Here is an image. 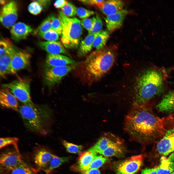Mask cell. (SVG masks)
Here are the masks:
<instances>
[{
	"instance_id": "1",
	"label": "cell",
	"mask_w": 174,
	"mask_h": 174,
	"mask_svg": "<svg viewBox=\"0 0 174 174\" xmlns=\"http://www.w3.org/2000/svg\"><path fill=\"white\" fill-rule=\"evenodd\" d=\"M174 116L170 115L160 117L147 105H132L125 118L124 129L132 139L143 144L159 139L173 123Z\"/></svg>"
},
{
	"instance_id": "2",
	"label": "cell",
	"mask_w": 174,
	"mask_h": 174,
	"mask_svg": "<svg viewBox=\"0 0 174 174\" xmlns=\"http://www.w3.org/2000/svg\"><path fill=\"white\" fill-rule=\"evenodd\" d=\"M162 70L151 68L137 74L129 89L132 105H147L162 93L166 77V73Z\"/></svg>"
},
{
	"instance_id": "3",
	"label": "cell",
	"mask_w": 174,
	"mask_h": 174,
	"mask_svg": "<svg viewBox=\"0 0 174 174\" xmlns=\"http://www.w3.org/2000/svg\"><path fill=\"white\" fill-rule=\"evenodd\" d=\"M116 59L114 50L105 47L95 50L88 55L75 69L83 81L91 84L100 79L113 65Z\"/></svg>"
},
{
	"instance_id": "4",
	"label": "cell",
	"mask_w": 174,
	"mask_h": 174,
	"mask_svg": "<svg viewBox=\"0 0 174 174\" xmlns=\"http://www.w3.org/2000/svg\"><path fill=\"white\" fill-rule=\"evenodd\" d=\"M18 112L28 130L42 135L48 133L52 112L47 105L23 104L19 106Z\"/></svg>"
},
{
	"instance_id": "5",
	"label": "cell",
	"mask_w": 174,
	"mask_h": 174,
	"mask_svg": "<svg viewBox=\"0 0 174 174\" xmlns=\"http://www.w3.org/2000/svg\"><path fill=\"white\" fill-rule=\"evenodd\" d=\"M58 16L62 25V44L67 48H77L81 42L83 32L81 21L76 18L68 17L61 11H59Z\"/></svg>"
},
{
	"instance_id": "6",
	"label": "cell",
	"mask_w": 174,
	"mask_h": 174,
	"mask_svg": "<svg viewBox=\"0 0 174 174\" xmlns=\"http://www.w3.org/2000/svg\"><path fill=\"white\" fill-rule=\"evenodd\" d=\"M30 83L27 79H19L3 84L2 87L8 89L16 99L23 104L33 103L30 92Z\"/></svg>"
},
{
	"instance_id": "7",
	"label": "cell",
	"mask_w": 174,
	"mask_h": 174,
	"mask_svg": "<svg viewBox=\"0 0 174 174\" xmlns=\"http://www.w3.org/2000/svg\"><path fill=\"white\" fill-rule=\"evenodd\" d=\"M78 63L61 67H46L44 73L45 83L51 87L59 83L70 72L76 68Z\"/></svg>"
},
{
	"instance_id": "8",
	"label": "cell",
	"mask_w": 174,
	"mask_h": 174,
	"mask_svg": "<svg viewBox=\"0 0 174 174\" xmlns=\"http://www.w3.org/2000/svg\"><path fill=\"white\" fill-rule=\"evenodd\" d=\"M18 6L14 1L7 3L2 7L0 13V21L4 27L8 29L14 24L18 18Z\"/></svg>"
},
{
	"instance_id": "9",
	"label": "cell",
	"mask_w": 174,
	"mask_h": 174,
	"mask_svg": "<svg viewBox=\"0 0 174 174\" xmlns=\"http://www.w3.org/2000/svg\"><path fill=\"white\" fill-rule=\"evenodd\" d=\"M159 140L156 150L162 156H166L174 152V128L168 129Z\"/></svg>"
},
{
	"instance_id": "10",
	"label": "cell",
	"mask_w": 174,
	"mask_h": 174,
	"mask_svg": "<svg viewBox=\"0 0 174 174\" xmlns=\"http://www.w3.org/2000/svg\"><path fill=\"white\" fill-rule=\"evenodd\" d=\"M0 163L2 169L8 171L21 165L26 164L20 153L16 151H8L2 153L0 155Z\"/></svg>"
},
{
	"instance_id": "11",
	"label": "cell",
	"mask_w": 174,
	"mask_h": 174,
	"mask_svg": "<svg viewBox=\"0 0 174 174\" xmlns=\"http://www.w3.org/2000/svg\"><path fill=\"white\" fill-rule=\"evenodd\" d=\"M144 158L142 155L132 156L121 163L117 167V174H134L142 165Z\"/></svg>"
},
{
	"instance_id": "12",
	"label": "cell",
	"mask_w": 174,
	"mask_h": 174,
	"mask_svg": "<svg viewBox=\"0 0 174 174\" xmlns=\"http://www.w3.org/2000/svg\"><path fill=\"white\" fill-rule=\"evenodd\" d=\"M31 58L30 54L27 51H17L11 59L10 74H15L18 71L28 67L30 64Z\"/></svg>"
},
{
	"instance_id": "13",
	"label": "cell",
	"mask_w": 174,
	"mask_h": 174,
	"mask_svg": "<svg viewBox=\"0 0 174 174\" xmlns=\"http://www.w3.org/2000/svg\"><path fill=\"white\" fill-rule=\"evenodd\" d=\"M128 12L127 10L123 9L105 18L106 26L109 31L112 32L120 28L122 25L124 19Z\"/></svg>"
},
{
	"instance_id": "14",
	"label": "cell",
	"mask_w": 174,
	"mask_h": 174,
	"mask_svg": "<svg viewBox=\"0 0 174 174\" xmlns=\"http://www.w3.org/2000/svg\"><path fill=\"white\" fill-rule=\"evenodd\" d=\"M0 103L2 107L18 112L19 106L17 99L7 88L2 87L0 89Z\"/></svg>"
},
{
	"instance_id": "15",
	"label": "cell",
	"mask_w": 174,
	"mask_h": 174,
	"mask_svg": "<svg viewBox=\"0 0 174 174\" xmlns=\"http://www.w3.org/2000/svg\"><path fill=\"white\" fill-rule=\"evenodd\" d=\"M124 2L120 0L104 1L97 6L105 15L108 16L117 13L123 9Z\"/></svg>"
},
{
	"instance_id": "16",
	"label": "cell",
	"mask_w": 174,
	"mask_h": 174,
	"mask_svg": "<svg viewBox=\"0 0 174 174\" xmlns=\"http://www.w3.org/2000/svg\"><path fill=\"white\" fill-rule=\"evenodd\" d=\"M33 31L30 26L23 22H18L12 27L10 32L12 38L18 41L26 39Z\"/></svg>"
},
{
	"instance_id": "17",
	"label": "cell",
	"mask_w": 174,
	"mask_h": 174,
	"mask_svg": "<svg viewBox=\"0 0 174 174\" xmlns=\"http://www.w3.org/2000/svg\"><path fill=\"white\" fill-rule=\"evenodd\" d=\"M76 63L69 57L61 54L48 53L45 60L46 66L49 67H61Z\"/></svg>"
},
{
	"instance_id": "18",
	"label": "cell",
	"mask_w": 174,
	"mask_h": 174,
	"mask_svg": "<svg viewBox=\"0 0 174 174\" xmlns=\"http://www.w3.org/2000/svg\"><path fill=\"white\" fill-rule=\"evenodd\" d=\"M118 137L110 133L105 134L97 142L88 150L97 153H100L113 143Z\"/></svg>"
},
{
	"instance_id": "19",
	"label": "cell",
	"mask_w": 174,
	"mask_h": 174,
	"mask_svg": "<svg viewBox=\"0 0 174 174\" xmlns=\"http://www.w3.org/2000/svg\"><path fill=\"white\" fill-rule=\"evenodd\" d=\"M156 108L158 111L169 114L174 113V91L165 94L157 104Z\"/></svg>"
},
{
	"instance_id": "20",
	"label": "cell",
	"mask_w": 174,
	"mask_h": 174,
	"mask_svg": "<svg viewBox=\"0 0 174 174\" xmlns=\"http://www.w3.org/2000/svg\"><path fill=\"white\" fill-rule=\"evenodd\" d=\"M53 155L44 148H40L36 152L34 155V159L35 163L39 168L44 170Z\"/></svg>"
},
{
	"instance_id": "21",
	"label": "cell",
	"mask_w": 174,
	"mask_h": 174,
	"mask_svg": "<svg viewBox=\"0 0 174 174\" xmlns=\"http://www.w3.org/2000/svg\"><path fill=\"white\" fill-rule=\"evenodd\" d=\"M60 42L57 41H41L39 42L40 47L51 54H64L68 55L64 45Z\"/></svg>"
},
{
	"instance_id": "22",
	"label": "cell",
	"mask_w": 174,
	"mask_h": 174,
	"mask_svg": "<svg viewBox=\"0 0 174 174\" xmlns=\"http://www.w3.org/2000/svg\"><path fill=\"white\" fill-rule=\"evenodd\" d=\"M174 170V152L168 157L162 156L157 167V174H171Z\"/></svg>"
},
{
	"instance_id": "23",
	"label": "cell",
	"mask_w": 174,
	"mask_h": 174,
	"mask_svg": "<svg viewBox=\"0 0 174 174\" xmlns=\"http://www.w3.org/2000/svg\"><path fill=\"white\" fill-rule=\"evenodd\" d=\"M123 153L122 142L118 138L116 141L103 151L100 153L105 157L120 156Z\"/></svg>"
},
{
	"instance_id": "24",
	"label": "cell",
	"mask_w": 174,
	"mask_h": 174,
	"mask_svg": "<svg viewBox=\"0 0 174 174\" xmlns=\"http://www.w3.org/2000/svg\"><path fill=\"white\" fill-rule=\"evenodd\" d=\"M15 52L8 53L0 56V75L2 77H4L7 75L10 74L11 60Z\"/></svg>"
},
{
	"instance_id": "25",
	"label": "cell",
	"mask_w": 174,
	"mask_h": 174,
	"mask_svg": "<svg viewBox=\"0 0 174 174\" xmlns=\"http://www.w3.org/2000/svg\"><path fill=\"white\" fill-rule=\"evenodd\" d=\"M98 33L88 34L85 39L81 42L78 52L80 55H84L91 51L93 47L94 39Z\"/></svg>"
},
{
	"instance_id": "26",
	"label": "cell",
	"mask_w": 174,
	"mask_h": 174,
	"mask_svg": "<svg viewBox=\"0 0 174 174\" xmlns=\"http://www.w3.org/2000/svg\"><path fill=\"white\" fill-rule=\"evenodd\" d=\"M97 156L96 153L88 150L81 154L76 165L81 168L85 167L88 165Z\"/></svg>"
},
{
	"instance_id": "27",
	"label": "cell",
	"mask_w": 174,
	"mask_h": 174,
	"mask_svg": "<svg viewBox=\"0 0 174 174\" xmlns=\"http://www.w3.org/2000/svg\"><path fill=\"white\" fill-rule=\"evenodd\" d=\"M69 157H59L53 155L47 166L44 170L45 174H49L53 170L69 161Z\"/></svg>"
},
{
	"instance_id": "28",
	"label": "cell",
	"mask_w": 174,
	"mask_h": 174,
	"mask_svg": "<svg viewBox=\"0 0 174 174\" xmlns=\"http://www.w3.org/2000/svg\"><path fill=\"white\" fill-rule=\"evenodd\" d=\"M109 36V33L107 30L101 31L98 33L94 41L93 47L97 50L104 47Z\"/></svg>"
},
{
	"instance_id": "29",
	"label": "cell",
	"mask_w": 174,
	"mask_h": 174,
	"mask_svg": "<svg viewBox=\"0 0 174 174\" xmlns=\"http://www.w3.org/2000/svg\"><path fill=\"white\" fill-rule=\"evenodd\" d=\"M109 160V159L106 157L102 155L98 156L88 165L85 167L81 168L85 170L97 169Z\"/></svg>"
},
{
	"instance_id": "30",
	"label": "cell",
	"mask_w": 174,
	"mask_h": 174,
	"mask_svg": "<svg viewBox=\"0 0 174 174\" xmlns=\"http://www.w3.org/2000/svg\"><path fill=\"white\" fill-rule=\"evenodd\" d=\"M19 139L16 137H6L1 138L0 139V149L9 145H13L16 151L20 153L18 146Z\"/></svg>"
},
{
	"instance_id": "31",
	"label": "cell",
	"mask_w": 174,
	"mask_h": 174,
	"mask_svg": "<svg viewBox=\"0 0 174 174\" xmlns=\"http://www.w3.org/2000/svg\"><path fill=\"white\" fill-rule=\"evenodd\" d=\"M62 143L66 151L70 153H79L83 149V147L81 145L75 144L66 140L63 141Z\"/></svg>"
},
{
	"instance_id": "32",
	"label": "cell",
	"mask_w": 174,
	"mask_h": 174,
	"mask_svg": "<svg viewBox=\"0 0 174 174\" xmlns=\"http://www.w3.org/2000/svg\"><path fill=\"white\" fill-rule=\"evenodd\" d=\"M0 56L8 52H14L16 51L11 43L6 40L0 41Z\"/></svg>"
},
{
	"instance_id": "33",
	"label": "cell",
	"mask_w": 174,
	"mask_h": 174,
	"mask_svg": "<svg viewBox=\"0 0 174 174\" xmlns=\"http://www.w3.org/2000/svg\"><path fill=\"white\" fill-rule=\"evenodd\" d=\"M61 9L63 13L67 17H73L77 14V8L70 2H68Z\"/></svg>"
},
{
	"instance_id": "34",
	"label": "cell",
	"mask_w": 174,
	"mask_h": 174,
	"mask_svg": "<svg viewBox=\"0 0 174 174\" xmlns=\"http://www.w3.org/2000/svg\"><path fill=\"white\" fill-rule=\"evenodd\" d=\"M51 24V29L56 32L59 35H61L62 31V25L58 18L54 15L49 16Z\"/></svg>"
},
{
	"instance_id": "35",
	"label": "cell",
	"mask_w": 174,
	"mask_h": 174,
	"mask_svg": "<svg viewBox=\"0 0 174 174\" xmlns=\"http://www.w3.org/2000/svg\"><path fill=\"white\" fill-rule=\"evenodd\" d=\"M93 18L94 21L93 27L88 32V34L98 33L101 31L102 27V22L97 14Z\"/></svg>"
},
{
	"instance_id": "36",
	"label": "cell",
	"mask_w": 174,
	"mask_h": 174,
	"mask_svg": "<svg viewBox=\"0 0 174 174\" xmlns=\"http://www.w3.org/2000/svg\"><path fill=\"white\" fill-rule=\"evenodd\" d=\"M51 21L48 16L42 22L36 31L40 35L51 29Z\"/></svg>"
},
{
	"instance_id": "37",
	"label": "cell",
	"mask_w": 174,
	"mask_h": 174,
	"mask_svg": "<svg viewBox=\"0 0 174 174\" xmlns=\"http://www.w3.org/2000/svg\"><path fill=\"white\" fill-rule=\"evenodd\" d=\"M9 172L11 174H34L32 170L27 164L18 167Z\"/></svg>"
},
{
	"instance_id": "38",
	"label": "cell",
	"mask_w": 174,
	"mask_h": 174,
	"mask_svg": "<svg viewBox=\"0 0 174 174\" xmlns=\"http://www.w3.org/2000/svg\"><path fill=\"white\" fill-rule=\"evenodd\" d=\"M40 35L48 41H55L59 39V35L55 31L51 29Z\"/></svg>"
},
{
	"instance_id": "39",
	"label": "cell",
	"mask_w": 174,
	"mask_h": 174,
	"mask_svg": "<svg viewBox=\"0 0 174 174\" xmlns=\"http://www.w3.org/2000/svg\"><path fill=\"white\" fill-rule=\"evenodd\" d=\"M43 7L41 4L37 1L32 2L29 5L28 9L31 14L36 15L39 14L42 10Z\"/></svg>"
},
{
	"instance_id": "40",
	"label": "cell",
	"mask_w": 174,
	"mask_h": 174,
	"mask_svg": "<svg viewBox=\"0 0 174 174\" xmlns=\"http://www.w3.org/2000/svg\"><path fill=\"white\" fill-rule=\"evenodd\" d=\"M72 170L79 173L80 174H102L98 169H92L87 170L82 169L76 164L71 167Z\"/></svg>"
},
{
	"instance_id": "41",
	"label": "cell",
	"mask_w": 174,
	"mask_h": 174,
	"mask_svg": "<svg viewBox=\"0 0 174 174\" xmlns=\"http://www.w3.org/2000/svg\"><path fill=\"white\" fill-rule=\"evenodd\" d=\"M94 14L93 11L82 7H79L77 9L76 14L80 18L82 19L87 18Z\"/></svg>"
},
{
	"instance_id": "42",
	"label": "cell",
	"mask_w": 174,
	"mask_h": 174,
	"mask_svg": "<svg viewBox=\"0 0 174 174\" xmlns=\"http://www.w3.org/2000/svg\"><path fill=\"white\" fill-rule=\"evenodd\" d=\"M81 23L82 26L89 32L93 27L94 24L93 19L92 18L82 19L81 21Z\"/></svg>"
},
{
	"instance_id": "43",
	"label": "cell",
	"mask_w": 174,
	"mask_h": 174,
	"mask_svg": "<svg viewBox=\"0 0 174 174\" xmlns=\"http://www.w3.org/2000/svg\"><path fill=\"white\" fill-rule=\"evenodd\" d=\"M104 0H80L79 1L86 4L92 5H96L97 6L100 3L104 1Z\"/></svg>"
},
{
	"instance_id": "44",
	"label": "cell",
	"mask_w": 174,
	"mask_h": 174,
	"mask_svg": "<svg viewBox=\"0 0 174 174\" xmlns=\"http://www.w3.org/2000/svg\"><path fill=\"white\" fill-rule=\"evenodd\" d=\"M157 167L151 168H146L143 170L141 174H157Z\"/></svg>"
},
{
	"instance_id": "45",
	"label": "cell",
	"mask_w": 174,
	"mask_h": 174,
	"mask_svg": "<svg viewBox=\"0 0 174 174\" xmlns=\"http://www.w3.org/2000/svg\"><path fill=\"white\" fill-rule=\"evenodd\" d=\"M68 2L67 1L65 0H58L56 1L54 3V6L57 8H61Z\"/></svg>"
},
{
	"instance_id": "46",
	"label": "cell",
	"mask_w": 174,
	"mask_h": 174,
	"mask_svg": "<svg viewBox=\"0 0 174 174\" xmlns=\"http://www.w3.org/2000/svg\"><path fill=\"white\" fill-rule=\"evenodd\" d=\"M37 1L41 4L43 8L47 7L51 3L50 0H38Z\"/></svg>"
},
{
	"instance_id": "47",
	"label": "cell",
	"mask_w": 174,
	"mask_h": 174,
	"mask_svg": "<svg viewBox=\"0 0 174 174\" xmlns=\"http://www.w3.org/2000/svg\"><path fill=\"white\" fill-rule=\"evenodd\" d=\"M6 2V1L5 0H0V3L2 5H5L7 4Z\"/></svg>"
},
{
	"instance_id": "48",
	"label": "cell",
	"mask_w": 174,
	"mask_h": 174,
	"mask_svg": "<svg viewBox=\"0 0 174 174\" xmlns=\"http://www.w3.org/2000/svg\"><path fill=\"white\" fill-rule=\"evenodd\" d=\"M173 127L174 128V122H173Z\"/></svg>"
},
{
	"instance_id": "49",
	"label": "cell",
	"mask_w": 174,
	"mask_h": 174,
	"mask_svg": "<svg viewBox=\"0 0 174 174\" xmlns=\"http://www.w3.org/2000/svg\"><path fill=\"white\" fill-rule=\"evenodd\" d=\"M171 174H174V170L173 171V172Z\"/></svg>"
}]
</instances>
